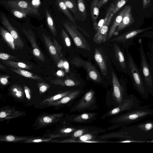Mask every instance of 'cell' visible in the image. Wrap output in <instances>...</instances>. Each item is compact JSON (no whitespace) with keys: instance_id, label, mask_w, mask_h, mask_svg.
<instances>
[{"instance_id":"30","label":"cell","mask_w":153,"mask_h":153,"mask_svg":"<svg viewBox=\"0 0 153 153\" xmlns=\"http://www.w3.org/2000/svg\"><path fill=\"white\" fill-rule=\"evenodd\" d=\"M99 0H93L91 6V14L93 22L96 21L99 13V7L98 6Z\"/></svg>"},{"instance_id":"32","label":"cell","mask_w":153,"mask_h":153,"mask_svg":"<svg viewBox=\"0 0 153 153\" xmlns=\"http://www.w3.org/2000/svg\"><path fill=\"white\" fill-rule=\"evenodd\" d=\"M74 90H71L65 91L57 94L54 96L48 98L41 102V104L45 105L49 104L55 100H58L72 92Z\"/></svg>"},{"instance_id":"22","label":"cell","mask_w":153,"mask_h":153,"mask_svg":"<svg viewBox=\"0 0 153 153\" xmlns=\"http://www.w3.org/2000/svg\"><path fill=\"white\" fill-rule=\"evenodd\" d=\"M55 3L58 9L66 16L70 22L76 24L75 19L73 16L69 9L62 0H55Z\"/></svg>"},{"instance_id":"50","label":"cell","mask_w":153,"mask_h":153,"mask_svg":"<svg viewBox=\"0 0 153 153\" xmlns=\"http://www.w3.org/2000/svg\"><path fill=\"white\" fill-rule=\"evenodd\" d=\"M46 140H43L41 139H35L32 140H31L30 141L31 142H42V141H46Z\"/></svg>"},{"instance_id":"10","label":"cell","mask_w":153,"mask_h":153,"mask_svg":"<svg viewBox=\"0 0 153 153\" xmlns=\"http://www.w3.org/2000/svg\"><path fill=\"white\" fill-rule=\"evenodd\" d=\"M3 3L10 8L18 9L26 13L28 15L40 16L39 10L26 0H8Z\"/></svg>"},{"instance_id":"41","label":"cell","mask_w":153,"mask_h":153,"mask_svg":"<svg viewBox=\"0 0 153 153\" xmlns=\"http://www.w3.org/2000/svg\"><path fill=\"white\" fill-rule=\"evenodd\" d=\"M130 142H135L139 143H146V142L144 140L133 138L126 139L125 140H119L117 141L113 142V143H125Z\"/></svg>"},{"instance_id":"23","label":"cell","mask_w":153,"mask_h":153,"mask_svg":"<svg viewBox=\"0 0 153 153\" xmlns=\"http://www.w3.org/2000/svg\"><path fill=\"white\" fill-rule=\"evenodd\" d=\"M113 3H111L107 9L104 18L102 19L98 22H94V28L96 33L97 32L102 28L111 13L113 12Z\"/></svg>"},{"instance_id":"21","label":"cell","mask_w":153,"mask_h":153,"mask_svg":"<svg viewBox=\"0 0 153 153\" xmlns=\"http://www.w3.org/2000/svg\"><path fill=\"white\" fill-rule=\"evenodd\" d=\"M94 58L102 74L106 76L107 73V67L106 63L102 53L96 48L94 51Z\"/></svg>"},{"instance_id":"6","label":"cell","mask_w":153,"mask_h":153,"mask_svg":"<svg viewBox=\"0 0 153 153\" xmlns=\"http://www.w3.org/2000/svg\"><path fill=\"white\" fill-rule=\"evenodd\" d=\"M142 106L138 99L134 95H128L120 105L110 109L101 117V120L108 117H114L124 112L136 109Z\"/></svg>"},{"instance_id":"16","label":"cell","mask_w":153,"mask_h":153,"mask_svg":"<svg viewBox=\"0 0 153 153\" xmlns=\"http://www.w3.org/2000/svg\"><path fill=\"white\" fill-rule=\"evenodd\" d=\"M114 15L112 12L105 25L99 31L96 33L93 38V41L95 42L100 44L105 41L108 27Z\"/></svg>"},{"instance_id":"33","label":"cell","mask_w":153,"mask_h":153,"mask_svg":"<svg viewBox=\"0 0 153 153\" xmlns=\"http://www.w3.org/2000/svg\"><path fill=\"white\" fill-rule=\"evenodd\" d=\"M78 10L80 14L81 20L84 21L87 17L85 4L84 0H76Z\"/></svg>"},{"instance_id":"52","label":"cell","mask_w":153,"mask_h":153,"mask_svg":"<svg viewBox=\"0 0 153 153\" xmlns=\"http://www.w3.org/2000/svg\"><path fill=\"white\" fill-rule=\"evenodd\" d=\"M0 68L2 70H5L6 69V68L4 67L1 63H0Z\"/></svg>"},{"instance_id":"45","label":"cell","mask_w":153,"mask_h":153,"mask_svg":"<svg viewBox=\"0 0 153 153\" xmlns=\"http://www.w3.org/2000/svg\"><path fill=\"white\" fill-rule=\"evenodd\" d=\"M10 77L9 75L1 76L0 80L1 83L3 85H5L9 83L8 79Z\"/></svg>"},{"instance_id":"18","label":"cell","mask_w":153,"mask_h":153,"mask_svg":"<svg viewBox=\"0 0 153 153\" xmlns=\"http://www.w3.org/2000/svg\"><path fill=\"white\" fill-rule=\"evenodd\" d=\"M42 36L46 47L53 59L56 64L60 60V57L52 42L50 37L44 33H42Z\"/></svg>"},{"instance_id":"38","label":"cell","mask_w":153,"mask_h":153,"mask_svg":"<svg viewBox=\"0 0 153 153\" xmlns=\"http://www.w3.org/2000/svg\"><path fill=\"white\" fill-rule=\"evenodd\" d=\"M57 114L44 116L42 119L41 122L45 124H50L51 123H53V122H55V120H58L61 119L60 118L55 119V116H56Z\"/></svg>"},{"instance_id":"26","label":"cell","mask_w":153,"mask_h":153,"mask_svg":"<svg viewBox=\"0 0 153 153\" xmlns=\"http://www.w3.org/2000/svg\"><path fill=\"white\" fill-rule=\"evenodd\" d=\"M0 32L1 35L9 46L12 49L15 50L16 46L15 41L10 33L1 26L0 27Z\"/></svg>"},{"instance_id":"49","label":"cell","mask_w":153,"mask_h":153,"mask_svg":"<svg viewBox=\"0 0 153 153\" xmlns=\"http://www.w3.org/2000/svg\"><path fill=\"white\" fill-rule=\"evenodd\" d=\"M56 74L58 76L62 77L64 76V73L63 71L59 70L57 72Z\"/></svg>"},{"instance_id":"39","label":"cell","mask_w":153,"mask_h":153,"mask_svg":"<svg viewBox=\"0 0 153 153\" xmlns=\"http://www.w3.org/2000/svg\"><path fill=\"white\" fill-rule=\"evenodd\" d=\"M61 36L65 46L68 47H70L71 45L70 39L68 34L63 29L61 30Z\"/></svg>"},{"instance_id":"11","label":"cell","mask_w":153,"mask_h":153,"mask_svg":"<svg viewBox=\"0 0 153 153\" xmlns=\"http://www.w3.org/2000/svg\"><path fill=\"white\" fill-rule=\"evenodd\" d=\"M71 64L77 67H82L86 71L90 78L94 81L100 82L101 81L100 76L95 67L89 62L85 61L81 59L74 57L71 61Z\"/></svg>"},{"instance_id":"2","label":"cell","mask_w":153,"mask_h":153,"mask_svg":"<svg viewBox=\"0 0 153 153\" xmlns=\"http://www.w3.org/2000/svg\"><path fill=\"white\" fill-rule=\"evenodd\" d=\"M126 53L128 62L127 73L130 77L133 86L143 98L148 99L149 93L140 69L128 50H126Z\"/></svg>"},{"instance_id":"46","label":"cell","mask_w":153,"mask_h":153,"mask_svg":"<svg viewBox=\"0 0 153 153\" xmlns=\"http://www.w3.org/2000/svg\"><path fill=\"white\" fill-rule=\"evenodd\" d=\"M142 9L145 10L149 7L151 4V0H142Z\"/></svg>"},{"instance_id":"15","label":"cell","mask_w":153,"mask_h":153,"mask_svg":"<svg viewBox=\"0 0 153 153\" xmlns=\"http://www.w3.org/2000/svg\"><path fill=\"white\" fill-rule=\"evenodd\" d=\"M126 9L122 19L114 33L117 35L118 33L125 28L132 25L135 22L131 13V5L126 6Z\"/></svg>"},{"instance_id":"37","label":"cell","mask_w":153,"mask_h":153,"mask_svg":"<svg viewBox=\"0 0 153 153\" xmlns=\"http://www.w3.org/2000/svg\"><path fill=\"white\" fill-rule=\"evenodd\" d=\"M26 137H17L12 135H8L2 137L0 138V140L8 142H14L17 141L26 140L28 139Z\"/></svg>"},{"instance_id":"27","label":"cell","mask_w":153,"mask_h":153,"mask_svg":"<svg viewBox=\"0 0 153 153\" xmlns=\"http://www.w3.org/2000/svg\"><path fill=\"white\" fill-rule=\"evenodd\" d=\"M51 83L62 86L76 87L79 86L80 84V82L76 81L71 79H56L51 80Z\"/></svg>"},{"instance_id":"34","label":"cell","mask_w":153,"mask_h":153,"mask_svg":"<svg viewBox=\"0 0 153 153\" xmlns=\"http://www.w3.org/2000/svg\"><path fill=\"white\" fill-rule=\"evenodd\" d=\"M146 54L151 69L153 82V41L149 45V50L146 52Z\"/></svg>"},{"instance_id":"4","label":"cell","mask_w":153,"mask_h":153,"mask_svg":"<svg viewBox=\"0 0 153 153\" xmlns=\"http://www.w3.org/2000/svg\"><path fill=\"white\" fill-rule=\"evenodd\" d=\"M113 91L106 97L105 102L109 106L114 107L120 105L128 96L127 87L124 82H120L114 72L112 73Z\"/></svg>"},{"instance_id":"1","label":"cell","mask_w":153,"mask_h":153,"mask_svg":"<svg viewBox=\"0 0 153 153\" xmlns=\"http://www.w3.org/2000/svg\"><path fill=\"white\" fill-rule=\"evenodd\" d=\"M153 115V110L149 105L131 110L114 117L111 122L114 124L110 127L108 130L128 126L139 121L147 117Z\"/></svg>"},{"instance_id":"48","label":"cell","mask_w":153,"mask_h":153,"mask_svg":"<svg viewBox=\"0 0 153 153\" xmlns=\"http://www.w3.org/2000/svg\"><path fill=\"white\" fill-rule=\"evenodd\" d=\"M109 0H100L99 1L98 6L100 8L104 4L106 3Z\"/></svg>"},{"instance_id":"13","label":"cell","mask_w":153,"mask_h":153,"mask_svg":"<svg viewBox=\"0 0 153 153\" xmlns=\"http://www.w3.org/2000/svg\"><path fill=\"white\" fill-rule=\"evenodd\" d=\"M22 30L31 45L34 55L41 61L45 62V59L44 56L36 44L33 32L30 29H22Z\"/></svg>"},{"instance_id":"7","label":"cell","mask_w":153,"mask_h":153,"mask_svg":"<svg viewBox=\"0 0 153 153\" xmlns=\"http://www.w3.org/2000/svg\"><path fill=\"white\" fill-rule=\"evenodd\" d=\"M98 108L95 91L91 89L86 92L72 107L70 112L93 110Z\"/></svg>"},{"instance_id":"47","label":"cell","mask_w":153,"mask_h":153,"mask_svg":"<svg viewBox=\"0 0 153 153\" xmlns=\"http://www.w3.org/2000/svg\"><path fill=\"white\" fill-rule=\"evenodd\" d=\"M24 91L26 97L28 99L30 98V91L29 88L27 86L24 87Z\"/></svg>"},{"instance_id":"3","label":"cell","mask_w":153,"mask_h":153,"mask_svg":"<svg viewBox=\"0 0 153 153\" xmlns=\"http://www.w3.org/2000/svg\"><path fill=\"white\" fill-rule=\"evenodd\" d=\"M119 130L133 138L146 143L153 140V120L122 127Z\"/></svg>"},{"instance_id":"12","label":"cell","mask_w":153,"mask_h":153,"mask_svg":"<svg viewBox=\"0 0 153 153\" xmlns=\"http://www.w3.org/2000/svg\"><path fill=\"white\" fill-rule=\"evenodd\" d=\"M0 19L2 25L13 37L16 46L19 49H22L24 46L23 41L17 30L13 26L7 17L2 12L0 13Z\"/></svg>"},{"instance_id":"29","label":"cell","mask_w":153,"mask_h":153,"mask_svg":"<svg viewBox=\"0 0 153 153\" xmlns=\"http://www.w3.org/2000/svg\"><path fill=\"white\" fill-rule=\"evenodd\" d=\"M11 70L16 74L25 77L35 80H42L41 77L37 75L22 69L12 68Z\"/></svg>"},{"instance_id":"25","label":"cell","mask_w":153,"mask_h":153,"mask_svg":"<svg viewBox=\"0 0 153 153\" xmlns=\"http://www.w3.org/2000/svg\"><path fill=\"white\" fill-rule=\"evenodd\" d=\"M65 5L73 14L75 19L81 20V18L79 10L77 9L76 0H62Z\"/></svg>"},{"instance_id":"44","label":"cell","mask_w":153,"mask_h":153,"mask_svg":"<svg viewBox=\"0 0 153 153\" xmlns=\"http://www.w3.org/2000/svg\"><path fill=\"white\" fill-rule=\"evenodd\" d=\"M53 43L60 57L61 58L63 56L62 47L54 37L53 38Z\"/></svg>"},{"instance_id":"17","label":"cell","mask_w":153,"mask_h":153,"mask_svg":"<svg viewBox=\"0 0 153 153\" xmlns=\"http://www.w3.org/2000/svg\"><path fill=\"white\" fill-rule=\"evenodd\" d=\"M115 57L122 71L127 73L128 62L123 51L117 45H114Z\"/></svg>"},{"instance_id":"43","label":"cell","mask_w":153,"mask_h":153,"mask_svg":"<svg viewBox=\"0 0 153 153\" xmlns=\"http://www.w3.org/2000/svg\"><path fill=\"white\" fill-rule=\"evenodd\" d=\"M40 93H43L46 91L49 88V84L44 82L39 83L38 85Z\"/></svg>"},{"instance_id":"20","label":"cell","mask_w":153,"mask_h":153,"mask_svg":"<svg viewBox=\"0 0 153 153\" xmlns=\"http://www.w3.org/2000/svg\"><path fill=\"white\" fill-rule=\"evenodd\" d=\"M105 131L104 129L93 126H80L70 136L71 138H75L89 132H98L101 133Z\"/></svg>"},{"instance_id":"24","label":"cell","mask_w":153,"mask_h":153,"mask_svg":"<svg viewBox=\"0 0 153 153\" xmlns=\"http://www.w3.org/2000/svg\"><path fill=\"white\" fill-rule=\"evenodd\" d=\"M126 9V6L120 12L115 19L110 28L108 34V39H110L114 34V33L116 31L122 19Z\"/></svg>"},{"instance_id":"5","label":"cell","mask_w":153,"mask_h":153,"mask_svg":"<svg viewBox=\"0 0 153 153\" xmlns=\"http://www.w3.org/2000/svg\"><path fill=\"white\" fill-rule=\"evenodd\" d=\"M139 51L140 58V70L145 83L149 93L153 97V82L151 69L143 45L142 38L138 40Z\"/></svg>"},{"instance_id":"36","label":"cell","mask_w":153,"mask_h":153,"mask_svg":"<svg viewBox=\"0 0 153 153\" xmlns=\"http://www.w3.org/2000/svg\"><path fill=\"white\" fill-rule=\"evenodd\" d=\"M128 0H115L113 2V13L114 14L117 13L128 2Z\"/></svg>"},{"instance_id":"51","label":"cell","mask_w":153,"mask_h":153,"mask_svg":"<svg viewBox=\"0 0 153 153\" xmlns=\"http://www.w3.org/2000/svg\"><path fill=\"white\" fill-rule=\"evenodd\" d=\"M68 63L66 62H65L63 63V66L65 69L66 70H67L68 68Z\"/></svg>"},{"instance_id":"42","label":"cell","mask_w":153,"mask_h":153,"mask_svg":"<svg viewBox=\"0 0 153 153\" xmlns=\"http://www.w3.org/2000/svg\"><path fill=\"white\" fill-rule=\"evenodd\" d=\"M0 58L1 59L5 60H17L18 59L17 57L15 56L3 53H0Z\"/></svg>"},{"instance_id":"14","label":"cell","mask_w":153,"mask_h":153,"mask_svg":"<svg viewBox=\"0 0 153 153\" xmlns=\"http://www.w3.org/2000/svg\"><path fill=\"white\" fill-rule=\"evenodd\" d=\"M98 113L94 112H86L79 114H74L68 116V118L71 122L76 123H91L97 118Z\"/></svg>"},{"instance_id":"9","label":"cell","mask_w":153,"mask_h":153,"mask_svg":"<svg viewBox=\"0 0 153 153\" xmlns=\"http://www.w3.org/2000/svg\"><path fill=\"white\" fill-rule=\"evenodd\" d=\"M152 28V26H150L141 29H132L113 38L111 41L122 43L124 48L128 50L130 46L136 45L134 42L136 37L140 34L149 31Z\"/></svg>"},{"instance_id":"28","label":"cell","mask_w":153,"mask_h":153,"mask_svg":"<svg viewBox=\"0 0 153 153\" xmlns=\"http://www.w3.org/2000/svg\"><path fill=\"white\" fill-rule=\"evenodd\" d=\"M2 62L6 65L13 68L28 70H31L33 68L32 65H28L22 62H16L11 60H6Z\"/></svg>"},{"instance_id":"31","label":"cell","mask_w":153,"mask_h":153,"mask_svg":"<svg viewBox=\"0 0 153 153\" xmlns=\"http://www.w3.org/2000/svg\"><path fill=\"white\" fill-rule=\"evenodd\" d=\"M45 14L48 26L53 35L56 36L57 32L55 25L50 13L47 9L45 10Z\"/></svg>"},{"instance_id":"8","label":"cell","mask_w":153,"mask_h":153,"mask_svg":"<svg viewBox=\"0 0 153 153\" xmlns=\"http://www.w3.org/2000/svg\"><path fill=\"white\" fill-rule=\"evenodd\" d=\"M63 22V26L71 37L76 46L82 49L90 50L91 49L90 45L78 29L74 25L73 23L67 20Z\"/></svg>"},{"instance_id":"40","label":"cell","mask_w":153,"mask_h":153,"mask_svg":"<svg viewBox=\"0 0 153 153\" xmlns=\"http://www.w3.org/2000/svg\"><path fill=\"white\" fill-rule=\"evenodd\" d=\"M11 12L16 17L18 18H22L26 17L28 14L25 12L21 10L14 9L10 8Z\"/></svg>"},{"instance_id":"19","label":"cell","mask_w":153,"mask_h":153,"mask_svg":"<svg viewBox=\"0 0 153 153\" xmlns=\"http://www.w3.org/2000/svg\"><path fill=\"white\" fill-rule=\"evenodd\" d=\"M82 93V90H75L61 99L49 103V105H58L67 103L78 97Z\"/></svg>"},{"instance_id":"35","label":"cell","mask_w":153,"mask_h":153,"mask_svg":"<svg viewBox=\"0 0 153 153\" xmlns=\"http://www.w3.org/2000/svg\"><path fill=\"white\" fill-rule=\"evenodd\" d=\"M12 94L18 98H21L24 96V91L22 88L19 85L15 84L10 88Z\"/></svg>"}]
</instances>
